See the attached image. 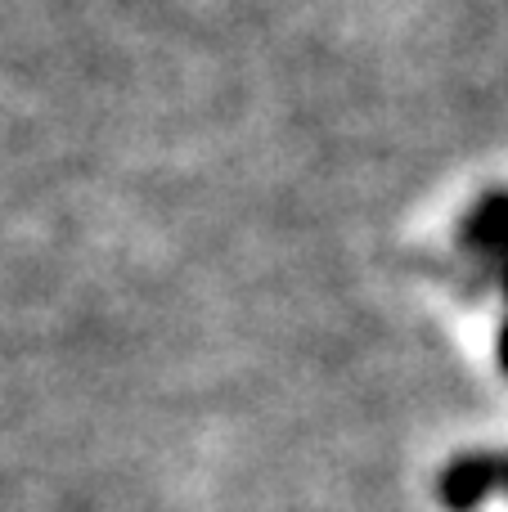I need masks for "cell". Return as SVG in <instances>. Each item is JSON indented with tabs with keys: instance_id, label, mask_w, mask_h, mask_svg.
<instances>
[{
	"instance_id": "obj_3",
	"label": "cell",
	"mask_w": 508,
	"mask_h": 512,
	"mask_svg": "<svg viewBox=\"0 0 508 512\" xmlns=\"http://www.w3.org/2000/svg\"><path fill=\"white\" fill-rule=\"evenodd\" d=\"M504 292H508V261H504ZM500 364L508 373V324H504V337H500Z\"/></svg>"
},
{
	"instance_id": "obj_2",
	"label": "cell",
	"mask_w": 508,
	"mask_h": 512,
	"mask_svg": "<svg viewBox=\"0 0 508 512\" xmlns=\"http://www.w3.org/2000/svg\"><path fill=\"white\" fill-rule=\"evenodd\" d=\"M464 243L482 256H508V194L482 198V207L464 225Z\"/></svg>"
},
{
	"instance_id": "obj_1",
	"label": "cell",
	"mask_w": 508,
	"mask_h": 512,
	"mask_svg": "<svg viewBox=\"0 0 508 512\" xmlns=\"http://www.w3.org/2000/svg\"><path fill=\"white\" fill-rule=\"evenodd\" d=\"M491 490H508V459H486V454H477V459H459L455 468L441 477V499L459 512L482 504Z\"/></svg>"
}]
</instances>
